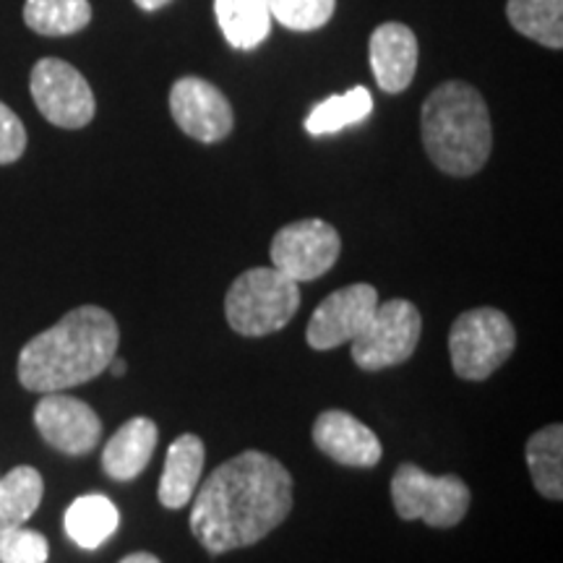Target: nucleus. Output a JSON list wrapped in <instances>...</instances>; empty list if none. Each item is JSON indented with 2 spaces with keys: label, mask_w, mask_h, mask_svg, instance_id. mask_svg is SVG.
I'll return each mask as SVG.
<instances>
[{
  "label": "nucleus",
  "mask_w": 563,
  "mask_h": 563,
  "mask_svg": "<svg viewBox=\"0 0 563 563\" xmlns=\"http://www.w3.org/2000/svg\"><path fill=\"white\" fill-rule=\"evenodd\" d=\"M194 496V538L222 555L256 545L290 517L292 477L279 460L249 449L222 462Z\"/></svg>",
  "instance_id": "nucleus-1"
},
{
  "label": "nucleus",
  "mask_w": 563,
  "mask_h": 563,
  "mask_svg": "<svg viewBox=\"0 0 563 563\" xmlns=\"http://www.w3.org/2000/svg\"><path fill=\"white\" fill-rule=\"evenodd\" d=\"M121 332L112 313L100 306L68 311L55 327L24 344L19 355V382L26 391L53 394L81 386L108 371Z\"/></svg>",
  "instance_id": "nucleus-2"
},
{
  "label": "nucleus",
  "mask_w": 563,
  "mask_h": 563,
  "mask_svg": "<svg viewBox=\"0 0 563 563\" xmlns=\"http://www.w3.org/2000/svg\"><path fill=\"white\" fill-rule=\"evenodd\" d=\"M422 146L441 173L470 178L493 150L490 112L483 95L464 81L435 87L422 104Z\"/></svg>",
  "instance_id": "nucleus-3"
},
{
  "label": "nucleus",
  "mask_w": 563,
  "mask_h": 563,
  "mask_svg": "<svg viewBox=\"0 0 563 563\" xmlns=\"http://www.w3.org/2000/svg\"><path fill=\"white\" fill-rule=\"evenodd\" d=\"M300 308L298 282L266 266L243 272L224 295V316L232 332L241 336H266L282 332Z\"/></svg>",
  "instance_id": "nucleus-4"
},
{
  "label": "nucleus",
  "mask_w": 563,
  "mask_h": 563,
  "mask_svg": "<svg viewBox=\"0 0 563 563\" xmlns=\"http://www.w3.org/2000/svg\"><path fill=\"white\" fill-rule=\"evenodd\" d=\"M517 347V329L498 308L462 313L449 332L454 373L464 382H485L509 361Z\"/></svg>",
  "instance_id": "nucleus-5"
},
{
  "label": "nucleus",
  "mask_w": 563,
  "mask_h": 563,
  "mask_svg": "<svg viewBox=\"0 0 563 563\" xmlns=\"http://www.w3.org/2000/svg\"><path fill=\"white\" fill-rule=\"evenodd\" d=\"M391 501L399 519L415 522L422 519L428 527L460 525L473 501L470 485L456 475H428L418 464L405 462L391 477Z\"/></svg>",
  "instance_id": "nucleus-6"
},
{
  "label": "nucleus",
  "mask_w": 563,
  "mask_h": 563,
  "mask_svg": "<svg viewBox=\"0 0 563 563\" xmlns=\"http://www.w3.org/2000/svg\"><path fill=\"white\" fill-rule=\"evenodd\" d=\"M422 334V316L410 300L378 302L376 313L350 342L352 361L363 371H384L410 361Z\"/></svg>",
  "instance_id": "nucleus-7"
},
{
  "label": "nucleus",
  "mask_w": 563,
  "mask_h": 563,
  "mask_svg": "<svg viewBox=\"0 0 563 563\" xmlns=\"http://www.w3.org/2000/svg\"><path fill=\"white\" fill-rule=\"evenodd\" d=\"M30 89L42 118L58 129H84L97 112L89 81L84 79L79 68L60 58H42L32 68Z\"/></svg>",
  "instance_id": "nucleus-8"
},
{
  "label": "nucleus",
  "mask_w": 563,
  "mask_h": 563,
  "mask_svg": "<svg viewBox=\"0 0 563 563\" xmlns=\"http://www.w3.org/2000/svg\"><path fill=\"white\" fill-rule=\"evenodd\" d=\"M342 253L340 232L323 220L285 224L272 241L274 269L292 282H313L336 264Z\"/></svg>",
  "instance_id": "nucleus-9"
},
{
  "label": "nucleus",
  "mask_w": 563,
  "mask_h": 563,
  "mask_svg": "<svg viewBox=\"0 0 563 563\" xmlns=\"http://www.w3.org/2000/svg\"><path fill=\"white\" fill-rule=\"evenodd\" d=\"M378 292L373 285L357 282L342 290H334L316 308L308 321L306 340L313 350H334L344 342H352L368 327L378 308Z\"/></svg>",
  "instance_id": "nucleus-10"
},
{
  "label": "nucleus",
  "mask_w": 563,
  "mask_h": 563,
  "mask_svg": "<svg viewBox=\"0 0 563 563\" xmlns=\"http://www.w3.org/2000/svg\"><path fill=\"white\" fill-rule=\"evenodd\" d=\"M170 112L178 129L201 144H217L228 139L235 125L228 97L199 76H186L173 84Z\"/></svg>",
  "instance_id": "nucleus-11"
},
{
  "label": "nucleus",
  "mask_w": 563,
  "mask_h": 563,
  "mask_svg": "<svg viewBox=\"0 0 563 563\" xmlns=\"http://www.w3.org/2000/svg\"><path fill=\"white\" fill-rule=\"evenodd\" d=\"M34 426L42 439L68 456L89 454L102 439V420L97 412L63 391L45 394L40 399L34 407Z\"/></svg>",
  "instance_id": "nucleus-12"
},
{
  "label": "nucleus",
  "mask_w": 563,
  "mask_h": 563,
  "mask_svg": "<svg viewBox=\"0 0 563 563\" xmlns=\"http://www.w3.org/2000/svg\"><path fill=\"white\" fill-rule=\"evenodd\" d=\"M313 443L344 467H376L384 454L378 435L344 410H327L316 418Z\"/></svg>",
  "instance_id": "nucleus-13"
},
{
  "label": "nucleus",
  "mask_w": 563,
  "mask_h": 563,
  "mask_svg": "<svg viewBox=\"0 0 563 563\" xmlns=\"http://www.w3.org/2000/svg\"><path fill=\"white\" fill-rule=\"evenodd\" d=\"M371 70L386 95H399L410 87L418 70L420 47L410 26L386 21L371 34Z\"/></svg>",
  "instance_id": "nucleus-14"
},
{
  "label": "nucleus",
  "mask_w": 563,
  "mask_h": 563,
  "mask_svg": "<svg viewBox=\"0 0 563 563\" xmlns=\"http://www.w3.org/2000/svg\"><path fill=\"white\" fill-rule=\"evenodd\" d=\"M159 441L157 422L150 418H131L104 443L102 470L118 483H131L152 462Z\"/></svg>",
  "instance_id": "nucleus-15"
},
{
  "label": "nucleus",
  "mask_w": 563,
  "mask_h": 563,
  "mask_svg": "<svg viewBox=\"0 0 563 563\" xmlns=\"http://www.w3.org/2000/svg\"><path fill=\"white\" fill-rule=\"evenodd\" d=\"M203 441L199 435L186 433L170 443L165 456V470L159 481V504L165 509H183L194 498L203 473Z\"/></svg>",
  "instance_id": "nucleus-16"
},
{
  "label": "nucleus",
  "mask_w": 563,
  "mask_h": 563,
  "mask_svg": "<svg viewBox=\"0 0 563 563\" xmlns=\"http://www.w3.org/2000/svg\"><path fill=\"white\" fill-rule=\"evenodd\" d=\"M214 13L235 51H256L272 32L269 0H214Z\"/></svg>",
  "instance_id": "nucleus-17"
},
{
  "label": "nucleus",
  "mask_w": 563,
  "mask_h": 563,
  "mask_svg": "<svg viewBox=\"0 0 563 563\" xmlns=\"http://www.w3.org/2000/svg\"><path fill=\"white\" fill-rule=\"evenodd\" d=\"M121 522L115 504L108 496L91 493L76 498L66 511V532L84 551H97L104 540H110Z\"/></svg>",
  "instance_id": "nucleus-18"
},
{
  "label": "nucleus",
  "mask_w": 563,
  "mask_h": 563,
  "mask_svg": "<svg viewBox=\"0 0 563 563\" xmlns=\"http://www.w3.org/2000/svg\"><path fill=\"white\" fill-rule=\"evenodd\" d=\"M527 467L540 496L561 501L563 498V426L540 428L527 441Z\"/></svg>",
  "instance_id": "nucleus-19"
},
{
  "label": "nucleus",
  "mask_w": 563,
  "mask_h": 563,
  "mask_svg": "<svg viewBox=\"0 0 563 563\" xmlns=\"http://www.w3.org/2000/svg\"><path fill=\"white\" fill-rule=\"evenodd\" d=\"M506 16L527 40L543 47H563V0H509Z\"/></svg>",
  "instance_id": "nucleus-20"
},
{
  "label": "nucleus",
  "mask_w": 563,
  "mask_h": 563,
  "mask_svg": "<svg viewBox=\"0 0 563 563\" xmlns=\"http://www.w3.org/2000/svg\"><path fill=\"white\" fill-rule=\"evenodd\" d=\"M45 483L34 467H16L0 481V532L24 527L40 509Z\"/></svg>",
  "instance_id": "nucleus-21"
},
{
  "label": "nucleus",
  "mask_w": 563,
  "mask_h": 563,
  "mask_svg": "<svg viewBox=\"0 0 563 563\" xmlns=\"http://www.w3.org/2000/svg\"><path fill=\"white\" fill-rule=\"evenodd\" d=\"M24 21L42 37H68L87 30L91 5L89 0H26Z\"/></svg>",
  "instance_id": "nucleus-22"
},
{
  "label": "nucleus",
  "mask_w": 563,
  "mask_h": 563,
  "mask_svg": "<svg viewBox=\"0 0 563 563\" xmlns=\"http://www.w3.org/2000/svg\"><path fill=\"white\" fill-rule=\"evenodd\" d=\"M373 110V97L365 87H355L344 95H334L329 100H323L311 110V115L306 118V131L311 136H329L347 125H355L365 121Z\"/></svg>",
  "instance_id": "nucleus-23"
},
{
  "label": "nucleus",
  "mask_w": 563,
  "mask_h": 563,
  "mask_svg": "<svg viewBox=\"0 0 563 563\" xmlns=\"http://www.w3.org/2000/svg\"><path fill=\"white\" fill-rule=\"evenodd\" d=\"M336 0H269L272 21L285 30L316 32L334 16Z\"/></svg>",
  "instance_id": "nucleus-24"
},
{
  "label": "nucleus",
  "mask_w": 563,
  "mask_h": 563,
  "mask_svg": "<svg viewBox=\"0 0 563 563\" xmlns=\"http://www.w3.org/2000/svg\"><path fill=\"white\" fill-rule=\"evenodd\" d=\"M51 545L42 532L13 527L0 532V563H45Z\"/></svg>",
  "instance_id": "nucleus-25"
},
{
  "label": "nucleus",
  "mask_w": 563,
  "mask_h": 563,
  "mask_svg": "<svg viewBox=\"0 0 563 563\" xmlns=\"http://www.w3.org/2000/svg\"><path fill=\"white\" fill-rule=\"evenodd\" d=\"M26 152V129L9 104L0 102V165H11Z\"/></svg>",
  "instance_id": "nucleus-26"
},
{
  "label": "nucleus",
  "mask_w": 563,
  "mask_h": 563,
  "mask_svg": "<svg viewBox=\"0 0 563 563\" xmlns=\"http://www.w3.org/2000/svg\"><path fill=\"white\" fill-rule=\"evenodd\" d=\"M121 563H162L157 555H152V553H131V555H125V559L121 561Z\"/></svg>",
  "instance_id": "nucleus-27"
},
{
  "label": "nucleus",
  "mask_w": 563,
  "mask_h": 563,
  "mask_svg": "<svg viewBox=\"0 0 563 563\" xmlns=\"http://www.w3.org/2000/svg\"><path fill=\"white\" fill-rule=\"evenodd\" d=\"M108 368H110V373H112V376H115V378H123L125 373H129V363H125L123 357H112Z\"/></svg>",
  "instance_id": "nucleus-28"
},
{
  "label": "nucleus",
  "mask_w": 563,
  "mask_h": 563,
  "mask_svg": "<svg viewBox=\"0 0 563 563\" xmlns=\"http://www.w3.org/2000/svg\"><path fill=\"white\" fill-rule=\"evenodd\" d=\"M133 3H136L141 11H157V9H165L170 0H133Z\"/></svg>",
  "instance_id": "nucleus-29"
}]
</instances>
